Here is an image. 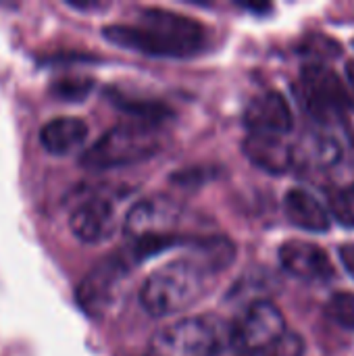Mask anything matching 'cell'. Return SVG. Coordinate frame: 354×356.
Wrapping results in <instances>:
<instances>
[{"label": "cell", "instance_id": "12", "mask_svg": "<svg viewBox=\"0 0 354 356\" xmlns=\"http://www.w3.org/2000/svg\"><path fill=\"white\" fill-rule=\"evenodd\" d=\"M244 156L271 175L288 173L294 167L296 152L290 144H286L280 136H263V134H248L242 142Z\"/></svg>", "mask_w": 354, "mask_h": 356}, {"label": "cell", "instance_id": "22", "mask_svg": "<svg viewBox=\"0 0 354 356\" xmlns=\"http://www.w3.org/2000/svg\"><path fill=\"white\" fill-rule=\"evenodd\" d=\"M338 254H340V261L344 263L346 271L354 277V244H344V246H340Z\"/></svg>", "mask_w": 354, "mask_h": 356}, {"label": "cell", "instance_id": "4", "mask_svg": "<svg viewBox=\"0 0 354 356\" xmlns=\"http://www.w3.org/2000/svg\"><path fill=\"white\" fill-rule=\"evenodd\" d=\"M230 325L215 317H190L163 327L148 356H217L227 344Z\"/></svg>", "mask_w": 354, "mask_h": 356}, {"label": "cell", "instance_id": "18", "mask_svg": "<svg viewBox=\"0 0 354 356\" xmlns=\"http://www.w3.org/2000/svg\"><path fill=\"white\" fill-rule=\"evenodd\" d=\"M94 88V81L90 77H61V79H54L52 86H50V92L61 98V100H69V102H77V100H83Z\"/></svg>", "mask_w": 354, "mask_h": 356}, {"label": "cell", "instance_id": "6", "mask_svg": "<svg viewBox=\"0 0 354 356\" xmlns=\"http://www.w3.org/2000/svg\"><path fill=\"white\" fill-rule=\"evenodd\" d=\"M286 334L284 313L269 300H255L230 325L227 344L240 353L271 346Z\"/></svg>", "mask_w": 354, "mask_h": 356}, {"label": "cell", "instance_id": "23", "mask_svg": "<svg viewBox=\"0 0 354 356\" xmlns=\"http://www.w3.org/2000/svg\"><path fill=\"white\" fill-rule=\"evenodd\" d=\"M338 121L344 125L346 134L351 136V140L354 142V102H351V104L344 108V113L340 115V119H338Z\"/></svg>", "mask_w": 354, "mask_h": 356}, {"label": "cell", "instance_id": "16", "mask_svg": "<svg viewBox=\"0 0 354 356\" xmlns=\"http://www.w3.org/2000/svg\"><path fill=\"white\" fill-rule=\"evenodd\" d=\"M113 104L117 108L134 115L138 121L152 123V125H159L161 121H165L171 115L169 106H165L161 102H152V100H144V98H129V96H123V94H115Z\"/></svg>", "mask_w": 354, "mask_h": 356}, {"label": "cell", "instance_id": "10", "mask_svg": "<svg viewBox=\"0 0 354 356\" xmlns=\"http://www.w3.org/2000/svg\"><path fill=\"white\" fill-rule=\"evenodd\" d=\"M280 263L284 271L303 282H328L336 275L328 254L311 242L288 240L280 246Z\"/></svg>", "mask_w": 354, "mask_h": 356}, {"label": "cell", "instance_id": "13", "mask_svg": "<svg viewBox=\"0 0 354 356\" xmlns=\"http://www.w3.org/2000/svg\"><path fill=\"white\" fill-rule=\"evenodd\" d=\"M284 211L288 221L305 232L311 234H323L330 229L332 219L325 207L307 190L303 188H292L284 196Z\"/></svg>", "mask_w": 354, "mask_h": 356}, {"label": "cell", "instance_id": "9", "mask_svg": "<svg viewBox=\"0 0 354 356\" xmlns=\"http://www.w3.org/2000/svg\"><path fill=\"white\" fill-rule=\"evenodd\" d=\"M244 125L250 134L286 136L294 127V117L284 94L269 90L255 96L244 111Z\"/></svg>", "mask_w": 354, "mask_h": 356}, {"label": "cell", "instance_id": "21", "mask_svg": "<svg viewBox=\"0 0 354 356\" xmlns=\"http://www.w3.org/2000/svg\"><path fill=\"white\" fill-rule=\"evenodd\" d=\"M330 211L344 227H354V188L330 194Z\"/></svg>", "mask_w": 354, "mask_h": 356}, {"label": "cell", "instance_id": "8", "mask_svg": "<svg viewBox=\"0 0 354 356\" xmlns=\"http://www.w3.org/2000/svg\"><path fill=\"white\" fill-rule=\"evenodd\" d=\"M184 219H186V209L179 202L167 196H154L138 202L127 213L123 232L131 242L142 238L175 236L173 232L184 223Z\"/></svg>", "mask_w": 354, "mask_h": 356}, {"label": "cell", "instance_id": "17", "mask_svg": "<svg viewBox=\"0 0 354 356\" xmlns=\"http://www.w3.org/2000/svg\"><path fill=\"white\" fill-rule=\"evenodd\" d=\"M300 52H303V54H309V56H313V58H317V60H313V63L323 65V60H334V58H338V56L342 54V48H340V44H338L336 40H332V38H328V35H323V33H309V35L305 38L303 46H300Z\"/></svg>", "mask_w": 354, "mask_h": 356}, {"label": "cell", "instance_id": "5", "mask_svg": "<svg viewBox=\"0 0 354 356\" xmlns=\"http://www.w3.org/2000/svg\"><path fill=\"white\" fill-rule=\"evenodd\" d=\"M300 98L303 106L319 121L340 119L344 108L353 102L340 75L332 67L319 63H309L303 67Z\"/></svg>", "mask_w": 354, "mask_h": 356}, {"label": "cell", "instance_id": "26", "mask_svg": "<svg viewBox=\"0 0 354 356\" xmlns=\"http://www.w3.org/2000/svg\"><path fill=\"white\" fill-rule=\"evenodd\" d=\"M146 356H148V355H146Z\"/></svg>", "mask_w": 354, "mask_h": 356}, {"label": "cell", "instance_id": "11", "mask_svg": "<svg viewBox=\"0 0 354 356\" xmlns=\"http://www.w3.org/2000/svg\"><path fill=\"white\" fill-rule=\"evenodd\" d=\"M69 227L73 236L83 244H98L113 236L117 227L115 207L106 198L83 200L71 215Z\"/></svg>", "mask_w": 354, "mask_h": 356}, {"label": "cell", "instance_id": "3", "mask_svg": "<svg viewBox=\"0 0 354 356\" xmlns=\"http://www.w3.org/2000/svg\"><path fill=\"white\" fill-rule=\"evenodd\" d=\"M163 148V136L159 125L131 121L111 127L102 134L79 159L88 169H115L144 163L159 154Z\"/></svg>", "mask_w": 354, "mask_h": 356}, {"label": "cell", "instance_id": "14", "mask_svg": "<svg viewBox=\"0 0 354 356\" xmlns=\"http://www.w3.org/2000/svg\"><path fill=\"white\" fill-rule=\"evenodd\" d=\"M88 123L79 117H56L48 121L40 131V144L50 154H71L88 138Z\"/></svg>", "mask_w": 354, "mask_h": 356}, {"label": "cell", "instance_id": "24", "mask_svg": "<svg viewBox=\"0 0 354 356\" xmlns=\"http://www.w3.org/2000/svg\"><path fill=\"white\" fill-rule=\"evenodd\" d=\"M69 6L77 8V10H98V8H106V4L102 2H77V0H67Z\"/></svg>", "mask_w": 354, "mask_h": 356}, {"label": "cell", "instance_id": "1", "mask_svg": "<svg viewBox=\"0 0 354 356\" xmlns=\"http://www.w3.org/2000/svg\"><path fill=\"white\" fill-rule=\"evenodd\" d=\"M102 35L115 46L163 58H186L204 46V27L198 21L165 8H142L138 25H106Z\"/></svg>", "mask_w": 354, "mask_h": 356}, {"label": "cell", "instance_id": "19", "mask_svg": "<svg viewBox=\"0 0 354 356\" xmlns=\"http://www.w3.org/2000/svg\"><path fill=\"white\" fill-rule=\"evenodd\" d=\"M325 313L340 327L354 332V294L351 292L332 294V298L325 307Z\"/></svg>", "mask_w": 354, "mask_h": 356}, {"label": "cell", "instance_id": "15", "mask_svg": "<svg viewBox=\"0 0 354 356\" xmlns=\"http://www.w3.org/2000/svg\"><path fill=\"white\" fill-rule=\"evenodd\" d=\"M192 259L198 261L213 275L225 271L236 261V244L225 236H207L194 240Z\"/></svg>", "mask_w": 354, "mask_h": 356}, {"label": "cell", "instance_id": "2", "mask_svg": "<svg viewBox=\"0 0 354 356\" xmlns=\"http://www.w3.org/2000/svg\"><path fill=\"white\" fill-rule=\"evenodd\" d=\"M213 273L192 257L156 269L140 290V302L152 317H171L190 309L204 292Z\"/></svg>", "mask_w": 354, "mask_h": 356}, {"label": "cell", "instance_id": "20", "mask_svg": "<svg viewBox=\"0 0 354 356\" xmlns=\"http://www.w3.org/2000/svg\"><path fill=\"white\" fill-rule=\"evenodd\" d=\"M240 356H305V340L298 334L286 332L271 346L250 350V353H240Z\"/></svg>", "mask_w": 354, "mask_h": 356}, {"label": "cell", "instance_id": "25", "mask_svg": "<svg viewBox=\"0 0 354 356\" xmlns=\"http://www.w3.org/2000/svg\"><path fill=\"white\" fill-rule=\"evenodd\" d=\"M346 75H348V81L353 83L354 88V60H348V63H346Z\"/></svg>", "mask_w": 354, "mask_h": 356}, {"label": "cell", "instance_id": "7", "mask_svg": "<svg viewBox=\"0 0 354 356\" xmlns=\"http://www.w3.org/2000/svg\"><path fill=\"white\" fill-rule=\"evenodd\" d=\"M129 273V263L115 254L100 261L77 286V305L90 317H102L117 298L121 284Z\"/></svg>", "mask_w": 354, "mask_h": 356}]
</instances>
